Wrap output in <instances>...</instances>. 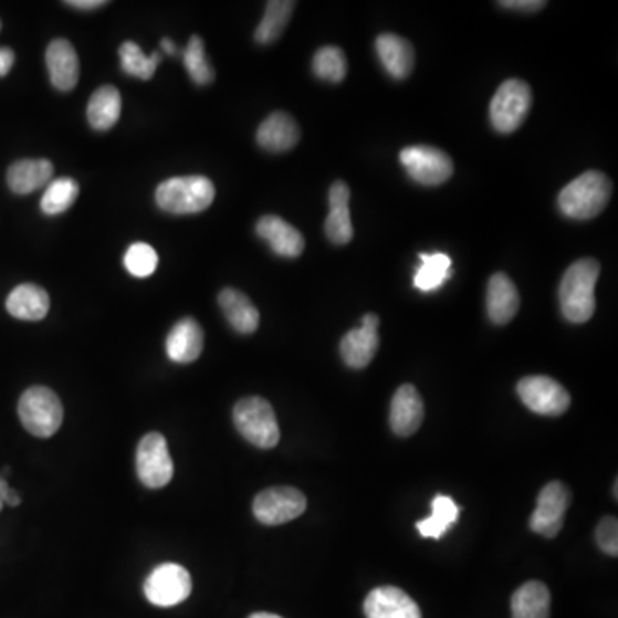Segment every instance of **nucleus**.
Returning <instances> with one entry per match:
<instances>
[{
    "instance_id": "obj_12",
    "label": "nucleus",
    "mask_w": 618,
    "mask_h": 618,
    "mask_svg": "<svg viewBox=\"0 0 618 618\" xmlns=\"http://www.w3.org/2000/svg\"><path fill=\"white\" fill-rule=\"evenodd\" d=\"M517 394L524 406L536 415L561 416L570 408L567 390L549 377H526L519 381Z\"/></svg>"
},
{
    "instance_id": "obj_30",
    "label": "nucleus",
    "mask_w": 618,
    "mask_h": 618,
    "mask_svg": "<svg viewBox=\"0 0 618 618\" xmlns=\"http://www.w3.org/2000/svg\"><path fill=\"white\" fill-rule=\"evenodd\" d=\"M431 509H433V512H431L430 517L419 521L416 527H418L422 538L440 540L450 530V526L458 521V503L453 502L450 496L438 495L431 502Z\"/></svg>"
},
{
    "instance_id": "obj_10",
    "label": "nucleus",
    "mask_w": 618,
    "mask_h": 618,
    "mask_svg": "<svg viewBox=\"0 0 618 618\" xmlns=\"http://www.w3.org/2000/svg\"><path fill=\"white\" fill-rule=\"evenodd\" d=\"M188 570L177 564H161L145 580V596L155 607H176L191 595Z\"/></svg>"
},
{
    "instance_id": "obj_9",
    "label": "nucleus",
    "mask_w": 618,
    "mask_h": 618,
    "mask_svg": "<svg viewBox=\"0 0 618 618\" xmlns=\"http://www.w3.org/2000/svg\"><path fill=\"white\" fill-rule=\"evenodd\" d=\"M306 507V496L297 488L275 486L258 493L253 514L265 526H279L303 515Z\"/></svg>"
},
{
    "instance_id": "obj_42",
    "label": "nucleus",
    "mask_w": 618,
    "mask_h": 618,
    "mask_svg": "<svg viewBox=\"0 0 618 618\" xmlns=\"http://www.w3.org/2000/svg\"><path fill=\"white\" fill-rule=\"evenodd\" d=\"M9 492V484L4 476H0V511L4 507L6 493Z\"/></svg>"
},
{
    "instance_id": "obj_3",
    "label": "nucleus",
    "mask_w": 618,
    "mask_h": 618,
    "mask_svg": "<svg viewBox=\"0 0 618 618\" xmlns=\"http://www.w3.org/2000/svg\"><path fill=\"white\" fill-rule=\"evenodd\" d=\"M155 200L167 213L192 216L213 203L216 186L205 176L172 177L158 186Z\"/></svg>"
},
{
    "instance_id": "obj_25",
    "label": "nucleus",
    "mask_w": 618,
    "mask_h": 618,
    "mask_svg": "<svg viewBox=\"0 0 618 618\" xmlns=\"http://www.w3.org/2000/svg\"><path fill=\"white\" fill-rule=\"evenodd\" d=\"M219 304L227 322L238 334L251 335L260 327V312L238 289H223L219 294Z\"/></svg>"
},
{
    "instance_id": "obj_28",
    "label": "nucleus",
    "mask_w": 618,
    "mask_h": 618,
    "mask_svg": "<svg viewBox=\"0 0 618 618\" xmlns=\"http://www.w3.org/2000/svg\"><path fill=\"white\" fill-rule=\"evenodd\" d=\"M294 9H296V2H291V0H270V2H266L265 15L254 31V40L260 45H270V43L281 39Z\"/></svg>"
},
{
    "instance_id": "obj_8",
    "label": "nucleus",
    "mask_w": 618,
    "mask_h": 618,
    "mask_svg": "<svg viewBox=\"0 0 618 618\" xmlns=\"http://www.w3.org/2000/svg\"><path fill=\"white\" fill-rule=\"evenodd\" d=\"M400 164L411 179L422 186H440L453 176V161L434 146H408L400 151Z\"/></svg>"
},
{
    "instance_id": "obj_24",
    "label": "nucleus",
    "mask_w": 618,
    "mask_h": 618,
    "mask_svg": "<svg viewBox=\"0 0 618 618\" xmlns=\"http://www.w3.org/2000/svg\"><path fill=\"white\" fill-rule=\"evenodd\" d=\"M9 315L24 322H40L49 315L51 297L45 289L36 284H21L9 294L6 301Z\"/></svg>"
},
{
    "instance_id": "obj_31",
    "label": "nucleus",
    "mask_w": 618,
    "mask_h": 618,
    "mask_svg": "<svg viewBox=\"0 0 618 618\" xmlns=\"http://www.w3.org/2000/svg\"><path fill=\"white\" fill-rule=\"evenodd\" d=\"M77 195H80V185L71 177H61L46 186L40 207L45 216H61L73 207Z\"/></svg>"
},
{
    "instance_id": "obj_21",
    "label": "nucleus",
    "mask_w": 618,
    "mask_h": 618,
    "mask_svg": "<svg viewBox=\"0 0 618 618\" xmlns=\"http://www.w3.org/2000/svg\"><path fill=\"white\" fill-rule=\"evenodd\" d=\"M350 189L344 181H335L328 195L331 213L325 220V234L337 247L350 242L354 235L353 222L349 211Z\"/></svg>"
},
{
    "instance_id": "obj_20",
    "label": "nucleus",
    "mask_w": 618,
    "mask_h": 618,
    "mask_svg": "<svg viewBox=\"0 0 618 618\" xmlns=\"http://www.w3.org/2000/svg\"><path fill=\"white\" fill-rule=\"evenodd\" d=\"M301 132L296 121L285 112H273L260 124L256 133L258 145L272 154L289 151L300 143Z\"/></svg>"
},
{
    "instance_id": "obj_37",
    "label": "nucleus",
    "mask_w": 618,
    "mask_h": 618,
    "mask_svg": "<svg viewBox=\"0 0 618 618\" xmlns=\"http://www.w3.org/2000/svg\"><path fill=\"white\" fill-rule=\"evenodd\" d=\"M500 8L511 9L519 12H536L545 8L546 2L543 0H503L499 2Z\"/></svg>"
},
{
    "instance_id": "obj_39",
    "label": "nucleus",
    "mask_w": 618,
    "mask_h": 618,
    "mask_svg": "<svg viewBox=\"0 0 618 618\" xmlns=\"http://www.w3.org/2000/svg\"><path fill=\"white\" fill-rule=\"evenodd\" d=\"M64 4L73 9H80V11H95V9L104 8L108 2L107 0H70Z\"/></svg>"
},
{
    "instance_id": "obj_16",
    "label": "nucleus",
    "mask_w": 618,
    "mask_h": 618,
    "mask_svg": "<svg viewBox=\"0 0 618 618\" xmlns=\"http://www.w3.org/2000/svg\"><path fill=\"white\" fill-rule=\"evenodd\" d=\"M425 406L412 385H402L390 404V428L397 437H412L421 428Z\"/></svg>"
},
{
    "instance_id": "obj_27",
    "label": "nucleus",
    "mask_w": 618,
    "mask_h": 618,
    "mask_svg": "<svg viewBox=\"0 0 618 618\" xmlns=\"http://www.w3.org/2000/svg\"><path fill=\"white\" fill-rule=\"evenodd\" d=\"M549 604L552 596L545 584L530 580L512 595V618H549Z\"/></svg>"
},
{
    "instance_id": "obj_22",
    "label": "nucleus",
    "mask_w": 618,
    "mask_h": 618,
    "mask_svg": "<svg viewBox=\"0 0 618 618\" xmlns=\"http://www.w3.org/2000/svg\"><path fill=\"white\" fill-rule=\"evenodd\" d=\"M377 54L381 66L385 67L394 80H406L415 67V49L409 40L396 35V33H384L378 36Z\"/></svg>"
},
{
    "instance_id": "obj_5",
    "label": "nucleus",
    "mask_w": 618,
    "mask_h": 618,
    "mask_svg": "<svg viewBox=\"0 0 618 618\" xmlns=\"http://www.w3.org/2000/svg\"><path fill=\"white\" fill-rule=\"evenodd\" d=\"M18 415L28 433L39 438H51L62 427L64 409L54 390L46 387H31L21 396Z\"/></svg>"
},
{
    "instance_id": "obj_2",
    "label": "nucleus",
    "mask_w": 618,
    "mask_h": 618,
    "mask_svg": "<svg viewBox=\"0 0 618 618\" xmlns=\"http://www.w3.org/2000/svg\"><path fill=\"white\" fill-rule=\"evenodd\" d=\"M611 192L614 186L604 172L588 170L562 189L558 207L568 219H595L607 207Z\"/></svg>"
},
{
    "instance_id": "obj_23",
    "label": "nucleus",
    "mask_w": 618,
    "mask_h": 618,
    "mask_svg": "<svg viewBox=\"0 0 618 618\" xmlns=\"http://www.w3.org/2000/svg\"><path fill=\"white\" fill-rule=\"evenodd\" d=\"M54 166L46 158H24L9 167L8 185L15 195H30L43 186L51 185Z\"/></svg>"
},
{
    "instance_id": "obj_43",
    "label": "nucleus",
    "mask_w": 618,
    "mask_h": 618,
    "mask_svg": "<svg viewBox=\"0 0 618 618\" xmlns=\"http://www.w3.org/2000/svg\"><path fill=\"white\" fill-rule=\"evenodd\" d=\"M248 618H282V617H279V615L265 614V611H260V614L250 615V617Z\"/></svg>"
},
{
    "instance_id": "obj_17",
    "label": "nucleus",
    "mask_w": 618,
    "mask_h": 618,
    "mask_svg": "<svg viewBox=\"0 0 618 618\" xmlns=\"http://www.w3.org/2000/svg\"><path fill=\"white\" fill-rule=\"evenodd\" d=\"M205 334L195 318H182L167 335L166 350L170 362L189 365L203 353Z\"/></svg>"
},
{
    "instance_id": "obj_33",
    "label": "nucleus",
    "mask_w": 618,
    "mask_h": 618,
    "mask_svg": "<svg viewBox=\"0 0 618 618\" xmlns=\"http://www.w3.org/2000/svg\"><path fill=\"white\" fill-rule=\"evenodd\" d=\"M313 73L328 83H341L347 76V59L343 49L322 46L313 57Z\"/></svg>"
},
{
    "instance_id": "obj_38",
    "label": "nucleus",
    "mask_w": 618,
    "mask_h": 618,
    "mask_svg": "<svg viewBox=\"0 0 618 618\" xmlns=\"http://www.w3.org/2000/svg\"><path fill=\"white\" fill-rule=\"evenodd\" d=\"M15 55L9 46H0V77L8 76L14 66Z\"/></svg>"
},
{
    "instance_id": "obj_26",
    "label": "nucleus",
    "mask_w": 618,
    "mask_h": 618,
    "mask_svg": "<svg viewBox=\"0 0 618 618\" xmlns=\"http://www.w3.org/2000/svg\"><path fill=\"white\" fill-rule=\"evenodd\" d=\"M123 111V101L116 86H102L93 93L86 108L90 126L95 132H108L116 126Z\"/></svg>"
},
{
    "instance_id": "obj_36",
    "label": "nucleus",
    "mask_w": 618,
    "mask_h": 618,
    "mask_svg": "<svg viewBox=\"0 0 618 618\" xmlns=\"http://www.w3.org/2000/svg\"><path fill=\"white\" fill-rule=\"evenodd\" d=\"M596 543H598L601 552L617 557L618 555V523L617 517L608 515L601 519V523L596 527Z\"/></svg>"
},
{
    "instance_id": "obj_18",
    "label": "nucleus",
    "mask_w": 618,
    "mask_h": 618,
    "mask_svg": "<svg viewBox=\"0 0 618 618\" xmlns=\"http://www.w3.org/2000/svg\"><path fill=\"white\" fill-rule=\"evenodd\" d=\"M521 306L517 287L505 273H495L488 282L486 312L488 318L495 325H507L517 315Z\"/></svg>"
},
{
    "instance_id": "obj_40",
    "label": "nucleus",
    "mask_w": 618,
    "mask_h": 618,
    "mask_svg": "<svg viewBox=\"0 0 618 618\" xmlns=\"http://www.w3.org/2000/svg\"><path fill=\"white\" fill-rule=\"evenodd\" d=\"M21 503L20 493L9 488V492L6 493L4 505H9V507H18Z\"/></svg>"
},
{
    "instance_id": "obj_32",
    "label": "nucleus",
    "mask_w": 618,
    "mask_h": 618,
    "mask_svg": "<svg viewBox=\"0 0 618 618\" xmlns=\"http://www.w3.org/2000/svg\"><path fill=\"white\" fill-rule=\"evenodd\" d=\"M119 57L124 73L145 81L151 80L157 71L158 62L161 61L160 52L155 51L150 57H146L135 42H124L119 49Z\"/></svg>"
},
{
    "instance_id": "obj_41",
    "label": "nucleus",
    "mask_w": 618,
    "mask_h": 618,
    "mask_svg": "<svg viewBox=\"0 0 618 618\" xmlns=\"http://www.w3.org/2000/svg\"><path fill=\"white\" fill-rule=\"evenodd\" d=\"M160 49H161V51L166 52V54H169V55H176L177 54L176 43H174L172 40H170V39L161 40Z\"/></svg>"
},
{
    "instance_id": "obj_6",
    "label": "nucleus",
    "mask_w": 618,
    "mask_h": 618,
    "mask_svg": "<svg viewBox=\"0 0 618 618\" xmlns=\"http://www.w3.org/2000/svg\"><path fill=\"white\" fill-rule=\"evenodd\" d=\"M533 104L531 86L523 80H507L499 86L492 105H490V121L502 135L517 132L524 123Z\"/></svg>"
},
{
    "instance_id": "obj_13",
    "label": "nucleus",
    "mask_w": 618,
    "mask_h": 618,
    "mask_svg": "<svg viewBox=\"0 0 618 618\" xmlns=\"http://www.w3.org/2000/svg\"><path fill=\"white\" fill-rule=\"evenodd\" d=\"M378 327H380V318L373 313L363 316L362 327L354 328L344 335L341 343V356L344 363L353 369H365L380 347V337H378Z\"/></svg>"
},
{
    "instance_id": "obj_14",
    "label": "nucleus",
    "mask_w": 618,
    "mask_h": 618,
    "mask_svg": "<svg viewBox=\"0 0 618 618\" xmlns=\"http://www.w3.org/2000/svg\"><path fill=\"white\" fill-rule=\"evenodd\" d=\"M365 615L366 618H421V610L402 589L381 586L365 599Z\"/></svg>"
},
{
    "instance_id": "obj_11",
    "label": "nucleus",
    "mask_w": 618,
    "mask_h": 618,
    "mask_svg": "<svg viewBox=\"0 0 618 618\" xmlns=\"http://www.w3.org/2000/svg\"><path fill=\"white\" fill-rule=\"evenodd\" d=\"M570 505V490L561 481L546 484L538 495L530 526L545 538H555L564 527L565 514Z\"/></svg>"
},
{
    "instance_id": "obj_7",
    "label": "nucleus",
    "mask_w": 618,
    "mask_h": 618,
    "mask_svg": "<svg viewBox=\"0 0 618 618\" xmlns=\"http://www.w3.org/2000/svg\"><path fill=\"white\" fill-rule=\"evenodd\" d=\"M139 481L150 490L167 486L172 481L174 462L166 437L157 431L145 434L136 452Z\"/></svg>"
},
{
    "instance_id": "obj_29",
    "label": "nucleus",
    "mask_w": 618,
    "mask_h": 618,
    "mask_svg": "<svg viewBox=\"0 0 618 618\" xmlns=\"http://www.w3.org/2000/svg\"><path fill=\"white\" fill-rule=\"evenodd\" d=\"M415 285L422 292L437 291L452 276V260L446 253L419 254Z\"/></svg>"
},
{
    "instance_id": "obj_1",
    "label": "nucleus",
    "mask_w": 618,
    "mask_h": 618,
    "mask_svg": "<svg viewBox=\"0 0 618 618\" xmlns=\"http://www.w3.org/2000/svg\"><path fill=\"white\" fill-rule=\"evenodd\" d=\"M599 263L595 258H583L568 266L558 289L562 315L570 323H586L596 310L595 287L598 282Z\"/></svg>"
},
{
    "instance_id": "obj_34",
    "label": "nucleus",
    "mask_w": 618,
    "mask_h": 618,
    "mask_svg": "<svg viewBox=\"0 0 618 618\" xmlns=\"http://www.w3.org/2000/svg\"><path fill=\"white\" fill-rule=\"evenodd\" d=\"M182 62H185L192 83L205 86L210 85L216 80V71H213L210 62H208L207 54H205V43L200 36H191L188 46L182 52Z\"/></svg>"
},
{
    "instance_id": "obj_15",
    "label": "nucleus",
    "mask_w": 618,
    "mask_h": 618,
    "mask_svg": "<svg viewBox=\"0 0 618 618\" xmlns=\"http://www.w3.org/2000/svg\"><path fill=\"white\" fill-rule=\"evenodd\" d=\"M46 70L52 85L59 92H71L80 81V59L73 43L64 39L54 40L45 54Z\"/></svg>"
},
{
    "instance_id": "obj_19",
    "label": "nucleus",
    "mask_w": 618,
    "mask_h": 618,
    "mask_svg": "<svg viewBox=\"0 0 618 618\" xmlns=\"http://www.w3.org/2000/svg\"><path fill=\"white\" fill-rule=\"evenodd\" d=\"M256 234L269 242L273 253L282 258H297L304 251V238L296 227L276 216H265L258 220Z\"/></svg>"
},
{
    "instance_id": "obj_44",
    "label": "nucleus",
    "mask_w": 618,
    "mask_h": 618,
    "mask_svg": "<svg viewBox=\"0 0 618 618\" xmlns=\"http://www.w3.org/2000/svg\"><path fill=\"white\" fill-rule=\"evenodd\" d=\"M0 28H2V23H0Z\"/></svg>"
},
{
    "instance_id": "obj_4",
    "label": "nucleus",
    "mask_w": 618,
    "mask_h": 618,
    "mask_svg": "<svg viewBox=\"0 0 618 618\" xmlns=\"http://www.w3.org/2000/svg\"><path fill=\"white\" fill-rule=\"evenodd\" d=\"M234 425L251 446L270 450L281 442V428L272 404L263 397H247L234 408Z\"/></svg>"
},
{
    "instance_id": "obj_35",
    "label": "nucleus",
    "mask_w": 618,
    "mask_h": 618,
    "mask_svg": "<svg viewBox=\"0 0 618 618\" xmlns=\"http://www.w3.org/2000/svg\"><path fill=\"white\" fill-rule=\"evenodd\" d=\"M158 254L150 244L135 242L124 254V266L132 275L145 279L157 270Z\"/></svg>"
}]
</instances>
